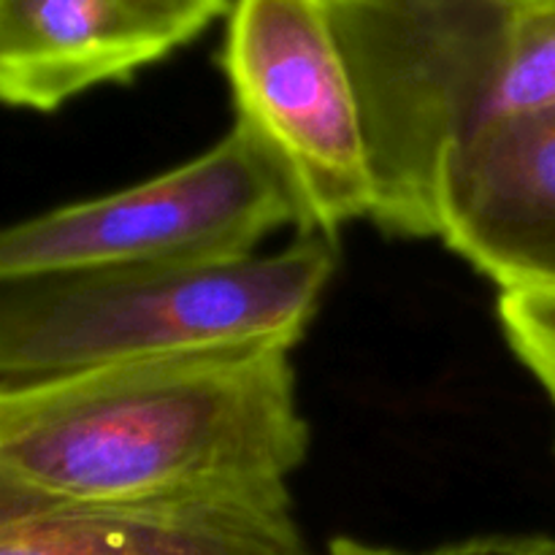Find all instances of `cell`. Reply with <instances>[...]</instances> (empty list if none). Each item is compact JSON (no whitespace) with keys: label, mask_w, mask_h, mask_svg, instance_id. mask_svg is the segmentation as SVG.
<instances>
[{"label":"cell","mask_w":555,"mask_h":555,"mask_svg":"<svg viewBox=\"0 0 555 555\" xmlns=\"http://www.w3.org/2000/svg\"><path fill=\"white\" fill-rule=\"evenodd\" d=\"M334 238L231 263L0 282V383L204 352L291 350L336 271Z\"/></svg>","instance_id":"3957f363"},{"label":"cell","mask_w":555,"mask_h":555,"mask_svg":"<svg viewBox=\"0 0 555 555\" xmlns=\"http://www.w3.org/2000/svg\"><path fill=\"white\" fill-rule=\"evenodd\" d=\"M301 215L244 125L195 160L0 231V282L139 266L231 263Z\"/></svg>","instance_id":"277c9868"},{"label":"cell","mask_w":555,"mask_h":555,"mask_svg":"<svg viewBox=\"0 0 555 555\" xmlns=\"http://www.w3.org/2000/svg\"><path fill=\"white\" fill-rule=\"evenodd\" d=\"M0 555H309L287 499L79 502L0 472Z\"/></svg>","instance_id":"8992f818"},{"label":"cell","mask_w":555,"mask_h":555,"mask_svg":"<svg viewBox=\"0 0 555 555\" xmlns=\"http://www.w3.org/2000/svg\"><path fill=\"white\" fill-rule=\"evenodd\" d=\"M499 320L515 356L555 401V287L502 291Z\"/></svg>","instance_id":"9c48e42d"},{"label":"cell","mask_w":555,"mask_h":555,"mask_svg":"<svg viewBox=\"0 0 555 555\" xmlns=\"http://www.w3.org/2000/svg\"><path fill=\"white\" fill-rule=\"evenodd\" d=\"M325 555H399L388 547H377L369 545V542H358L352 537H336L334 542L328 545V553Z\"/></svg>","instance_id":"8fae6325"},{"label":"cell","mask_w":555,"mask_h":555,"mask_svg":"<svg viewBox=\"0 0 555 555\" xmlns=\"http://www.w3.org/2000/svg\"><path fill=\"white\" fill-rule=\"evenodd\" d=\"M385 233L439 238L437 188L491 125L555 106V0H325Z\"/></svg>","instance_id":"7a4b0ae2"},{"label":"cell","mask_w":555,"mask_h":555,"mask_svg":"<svg viewBox=\"0 0 555 555\" xmlns=\"http://www.w3.org/2000/svg\"><path fill=\"white\" fill-rule=\"evenodd\" d=\"M426 555H555V540L553 537L488 534L450 542Z\"/></svg>","instance_id":"30bf717a"},{"label":"cell","mask_w":555,"mask_h":555,"mask_svg":"<svg viewBox=\"0 0 555 555\" xmlns=\"http://www.w3.org/2000/svg\"><path fill=\"white\" fill-rule=\"evenodd\" d=\"M439 238L502 291L555 287V106L491 125L437 188Z\"/></svg>","instance_id":"ba28073f"},{"label":"cell","mask_w":555,"mask_h":555,"mask_svg":"<svg viewBox=\"0 0 555 555\" xmlns=\"http://www.w3.org/2000/svg\"><path fill=\"white\" fill-rule=\"evenodd\" d=\"M231 0H0V103L57 112L198 38Z\"/></svg>","instance_id":"52a82bcc"},{"label":"cell","mask_w":555,"mask_h":555,"mask_svg":"<svg viewBox=\"0 0 555 555\" xmlns=\"http://www.w3.org/2000/svg\"><path fill=\"white\" fill-rule=\"evenodd\" d=\"M307 453L291 350L280 347L0 383V472L54 496L276 491Z\"/></svg>","instance_id":"6da1fadb"},{"label":"cell","mask_w":555,"mask_h":555,"mask_svg":"<svg viewBox=\"0 0 555 555\" xmlns=\"http://www.w3.org/2000/svg\"><path fill=\"white\" fill-rule=\"evenodd\" d=\"M220 68L236 122L280 168L301 236L372 220L374 177L356 79L325 0H233Z\"/></svg>","instance_id":"5b68a950"}]
</instances>
